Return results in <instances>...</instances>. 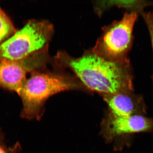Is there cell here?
Instances as JSON below:
<instances>
[{"label": "cell", "instance_id": "6da1fadb", "mask_svg": "<svg viewBox=\"0 0 153 153\" xmlns=\"http://www.w3.org/2000/svg\"><path fill=\"white\" fill-rule=\"evenodd\" d=\"M54 65L68 68L86 89L102 96L134 91V74L129 59L120 61L107 60L92 50L78 57L59 52Z\"/></svg>", "mask_w": 153, "mask_h": 153}, {"label": "cell", "instance_id": "7a4b0ae2", "mask_svg": "<svg viewBox=\"0 0 153 153\" xmlns=\"http://www.w3.org/2000/svg\"><path fill=\"white\" fill-rule=\"evenodd\" d=\"M57 68L52 71H33L25 79L18 93L23 102V117L40 118L44 103L52 96L66 91L85 88L75 76Z\"/></svg>", "mask_w": 153, "mask_h": 153}, {"label": "cell", "instance_id": "3957f363", "mask_svg": "<svg viewBox=\"0 0 153 153\" xmlns=\"http://www.w3.org/2000/svg\"><path fill=\"white\" fill-rule=\"evenodd\" d=\"M54 33L53 25L48 21H29L0 44V62L21 60L39 52H48Z\"/></svg>", "mask_w": 153, "mask_h": 153}, {"label": "cell", "instance_id": "277c9868", "mask_svg": "<svg viewBox=\"0 0 153 153\" xmlns=\"http://www.w3.org/2000/svg\"><path fill=\"white\" fill-rule=\"evenodd\" d=\"M139 13L129 11L119 21L105 27L92 51L107 60L120 61L128 59L134 42V29Z\"/></svg>", "mask_w": 153, "mask_h": 153}, {"label": "cell", "instance_id": "5b68a950", "mask_svg": "<svg viewBox=\"0 0 153 153\" xmlns=\"http://www.w3.org/2000/svg\"><path fill=\"white\" fill-rule=\"evenodd\" d=\"M49 61L47 52L21 60L0 62V86L19 93L27 74L44 68Z\"/></svg>", "mask_w": 153, "mask_h": 153}, {"label": "cell", "instance_id": "8992f818", "mask_svg": "<svg viewBox=\"0 0 153 153\" xmlns=\"http://www.w3.org/2000/svg\"><path fill=\"white\" fill-rule=\"evenodd\" d=\"M102 134L105 139L112 140L127 134L153 131V117L145 115H134L125 117L108 116L102 123Z\"/></svg>", "mask_w": 153, "mask_h": 153}, {"label": "cell", "instance_id": "52a82bcc", "mask_svg": "<svg viewBox=\"0 0 153 153\" xmlns=\"http://www.w3.org/2000/svg\"><path fill=\"white\" fill-rule=\"evenodd\" d=\"M102 96L109 107V115L113 117L145 115L146 113V106L143 97L134 93V91H122Z\"/></svg>", "mask_w": 153, "mask_h": 153}, {"label": "cell", "instance_id": "ba28073f", "mask_svg": "<svg viewBox=\"0 0 153 153\" xmlns=\"http://www.w3.org/2000/svg\"><path fill=\"white\" fill-rule=\"evenodd\" d=\"M100 7L104 10L105 7H109L112 6H117L118 7L129 9V11H136L140 14L144 9L149 6H153V1H143V0H129V1H101Z\"/></svg>", "mask_w": 153, "mask_h": 153}, {"label": "cell", "instance_id": "9c48e42d", "mask_svg": "<svg viewBox=\"0 0 153 153\" xmlns=\"http://www.w3.org/2000/svg\"><path fill=\"white\" fill-rule=\"evenodd\" d=\"M16 32L12 21L0 7V44Z\"/></svg>", "mask_w": 153, "mask_h": 153}, {"label": "cell", "instance_id": "30bf717a", "mask_svg": "<svg viewBox=\"0 0 153 153\" xmlns=\"http://www.w3.org/2000/svg\"><path fill=\"white\" fill-rule=\"evenodd\" d=\"M140 14L143 17L144 22L147 28L150 38L153 56V11L149 12L144 11ZM151 78L153 82V70Z\"/></svg>", "mask_w": 153, "mask_h": 153}, {"label": "cell", "instance_id": "8fae6325", "mask_svg": "<svg viewBox=\"0 0 153 153\" xmlns=\"http://www.w3.org/2000/svg\"><path fill=\"white\" fill-rule=\"evenodd\" d=\"M0 153H6L0 147Z\"/></svg>", "mask_w": 153, "mask_h": 153}]
</instances>
